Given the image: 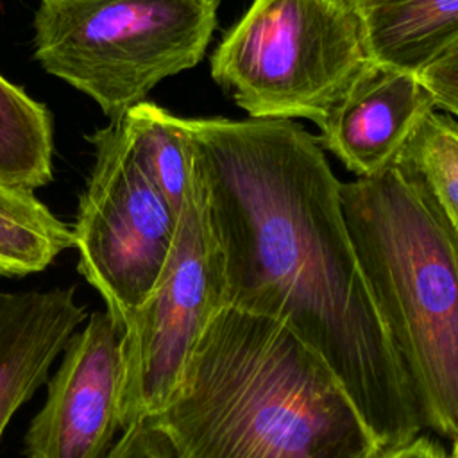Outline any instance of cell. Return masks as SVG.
<instances>
[{
	"label": "cell",
	"instance_id": "16",
	"mask_svg": "<svg viewBox=\"0 0 458 458\" xmlns=\"http://www.w3.org/2000/svg\"><path fill=\"white\" fill-rule=\"evenodd\" d=\"M435 106L458 116V41L419 73Z\"/></svg>",
	"mask_w": 458,
	"mask_h": 458
},
{
	"label": "cell",
	"instance_id": "14",
	"mask_svg": "<svg viewBox=\"0 0 458 458\" xmlns=\"http://www.w3.org/2000/svg\"><path fill=\"white\" fill-rule=\"evenodd\" d=\"M52 114L0 75V179L39 188L52 179Z\"/></svg>",
	"mask_w": 458,
	"mask_h": 458
},
{
	"label": "cell",
	"instance_id": "11",
	"mask_svg": "<svg viewBox=\"0 0 458 458\" xmlns=\"http://www.w3.org/2000/svg\"><path fill=\"white\" fill-rule=\"evenodd\" d=\"M370 59L420 73L458 41V0H358Z\"/></svg>",
	"mask_w": 458,
	"mask_h": 458
},
{
	"label": "cell",
	"instance_id": "12",
	"mask_svg": "<svg viewBox=\"0 0 458 458\" xmlns=\"http://www.w3.org/2000/svg\"><path fill=\"white\" fill-rule=\"evenodd\" d=\"M118 120L136 163L179 213L193 172V150L184 120L147 100Z\"/></svg>",
	"mask_w": 458,
	"mask_h": 458
},
{
	"label": "cell",
	"instance_id": "4",
	"mask_svg": "<svg viewBox=\"0 0 458 458\" xmlns=\"http://www.w3.org/2000/svg\"><path fill=\"white\" fill-rule=\"evenodd\" d=\"M216 9L218 0H41L34 57L118 120L157 82L199 64Z\"/></svg>",
	"mask_w": 458,
	"mask_h": 458
},
{
	"label": "cell",
	"instance_id": "6",
	"mask_svg": "<svg viewBox=\"0 0 458 458\" xmlns=\"http://www.w3.org/2000/svg\"><path fill=\"white\" fill-rule=\"evenodd\" d=\"M224 306V258L191 172L170 254L150 293L123 326L122 431L161 410L197 342Z\"/></svg>",
	"mask_w": 458,
	"mask_h": 458
},
{
	"label": "cell",
	"instance_id": "1",
	"mask_svg": "<svg viewBox=\"0 0 458 458\" xmlns=\"http://www.w3.org/2000/svg\"><path fill=\"white\" fill-rule=\"evenodd\" d=\"M225 302L286 326L333 370L383 451L424 431L345 227L340 181L290 120L182 118Z\"/></svg>",
	"mask_w": 458,
	"mask_h": 458
},
{
	"label": "cell",
	"instance_id": "13",
	"mask_svg": "<svg viewBox=\"0 0 458 458\" xmlns=\"http://www.w3.org/2000/svg\"><path fill=\"white\" fill-rule=\"evenodd\" d=\"M72 245V229L32 190L0 179V276L39 272Z\"/></svg>",
	"mask_w": 458,
	"mask_h": 458
},
{
	"label": "cell",
	"instance_id": "2",
	"mask_svg": "<svg viewBox=\"0 0 458 458\" xmlns=\"http://www.w3.org/2000/svg\"><path fill=\"white\" fill-rule=\"evenodd\" d=\"M172 458H379L344 385L286 326L224 306L150 419Z\"/></svg>",
	"mask_w": 458,
	"mask_h": 458
},
{
	"label": "cell",
	"instance_id": "10",
	"mask_svg": "<svg viewBox=\"0 0 458 458\" xmlns=\"http://www.w3.org/2000/svg\"><path fill=\"white\" fill-rule=\"evenodd\" d=\"M86 317L73 288L0 290V437Z\"/></svg>",
	"mask_w": 458,
	"mask_h": 458
},
{
	"label": "cell",
	"instance_id": "18",
	"mask_svg": "<svg viewBox=\"0 0 458 458\" xmlns=\"http://www.w3.org/2000/svg\"><path fill=\"white\" fill-rule=\"evenodd\" d=\"M379 458H451V454L440 442L420 433L403 445L383 451Z\"/></svg>",
	"mask_w": 458,
	"mask_h": 458
},
{
	"label": "cell",
	"instance_id": "8",
	"mask_svg": "<svg viewBox=\"0 0 458 458\" xmlns=\"http://www.w3.org/2000/svg\"><path fill=\"white\" fill-rule=\"evenodd\" d=\"M125 327L97 311L64 349L48 383L45 406L32 419L27 458H106L120 426L125 376Z\"/></svg>",
	"mask_w": 458,
	"mask_h": 458
},
{
	"label": "cell",
	"instance_id": "17",
	"mask_svg": "<svg viewBox=\"0 0 458 458\" xmlns=\"http://www.w3.org/2000/svg\"><path fill=\"white\" fill-rule=\"evenodd\" d=\"M106 458H172L161 437L148 426L147 420H140L122 431V437L114 442Z\"/></svg>",
	"mask_w": 458,
	"mask_h": 458
},
{
	"label": "cell",
	"instance_id": "3",
	"mask_svg": "<svg viewBox=\"0 0 458 458\" xmlns=\"http://www.w3.org/2000/svg\"><path fill=\"white\" fill-rule=\"evenodd\" d=\"M358 268L424 429L458 438V236L399 163L340 184Z\"/></svg>",
	"mask_w": 458,
	"mask_h": 458
},
{
	"label": "cell",
	"instance_id": "15",
	"mask_svg": "<svg viewBox=\"0 0 458 458\" xmlns=\"http://www.w3.org/2000/svg\"><path fill=\"white\" fill-rule=\"evenodd\" d=\"M395 163L420 181L458 236V122L435 109L429 111Z\"/></svg>",
	"mask_w": 458,
	"mask_h": 458
},
{
	"label": "cell",
	"instance_id": "7",
	"mask_svg": "<svg viewBox=\"0 0 458 458\" xmlns=\"http://www.w3.org/2000/svg\"><path fill=\"white\" fill-rule=\"evenodd\" d=\"M95 165L72 229L81 274L122 326L150 293L170 254L179 213L136 163L120 120L91 138Z\"/></svg>",
	"mask_w": 458,
	"mask_h": 458
},
{
	"label": "cell",
	"instance_id": "20",
	"mask_svg": "<svg viewBox=\"0 0 458 458\" xmlns=\"http://www.w3.org/2000/svg\"><path fill=\"white\" fill-rule=\"evenodd\" d=\"M453 445V449H451V458H458V438H456V442L454 444H451Z\"/></svg>",
	"mask_w": 458,
	"mask_h": 458
},
{
	"label": "cell",
	"instance_id": "5",
	"mask_svg": "<svg viewBox=\"0 0 458 458\" xmlns=\"http://www.w3.org/2000/svg\"><path fill=\"white\" fill-rule=\"evenodd\" d=\"M369 59L354 9L254 0L213 52L211 75L249 118L318 123Z\"/></svg>",
	"mask_w": 458,
	"mask_h": 458
},
{
	"label": "cell",
	"instance_id": "19",
	"mask_svg": "<svg viewBox=\"0 0 458 458\" xmlns=\"http://www.w3.org/2000/svg\"><path fill=\"white\" fill-rule=\"evenodd\" d=\"M331 2H335L338 5H344L347 9H354V11H356V5H358V0H331Z\"/></svg>",
	"mask_w": 458,
	"mask_h": 458
},
{
	"label": "cell",
	"instance_id": "9",
	"mask_svg": "<svg viewBox=\"0 0 458 458\" xmlns=\"http://www.w3.org/2000/svg\"><path fill=\"white\" fill-rule=\"evenodd\" d=\"M435 100L417 73L369 59L317 123L320 143L358 177L390 168Z\"/></svg>",
	"mask_w": 458,
	"mask_h": 458
}]
</instances>
